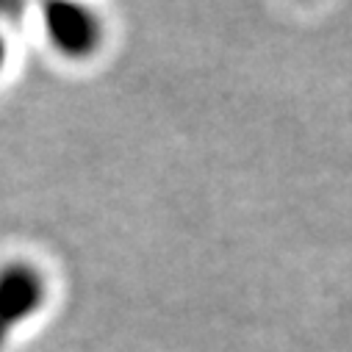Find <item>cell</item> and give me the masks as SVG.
I'll return each instance as SVG.
<instances>
[{
	"label": "cell",
	"mask_w": 352,
	"mask_h": 352,
	"mask_svg": "<svg viewBox=\"0 0 352 352\" xmlns=\"http://www.w3.org/2000/svg\"><path fill=\"white\" fill-rule=\"evenodd\" d=\"M45 297L47 280L36 263L14 258L0 267V346L42 308Z\"/></svg>",
	"instance_id": "1"
},
{
	"label": "cell",
	"mask_w": 352,
	"mask_h": 352,
	"mask_svg": "<svg viewBox=\"0 0 352 352\" xmlns=\"http://www.w3.org/2000/svg\"><path fill=\"white\" fill-rule=\"evenodd\" d=\"M45 31L50 45L67 58H89L103 42V23L98 14L75 3L45 6Z\"/></svg>",
	"instance_id": "2"
},
{
	"label": "cell",
	"mask_w": 352,
	"mask_h": 352,
	"mask_svg": "<svg viewBox=\"0 0 352 352\" xmlns=\"http://www.w3.org/2000/svg\"><path fill=\"white\" fill-rule=\"evenodd\" d=\"M6 58H9V45H6V39H3V34H0V69H3V64H6Z\"/></svg>",
	"instance_id": "3"
}]
</instances>
